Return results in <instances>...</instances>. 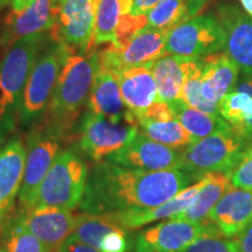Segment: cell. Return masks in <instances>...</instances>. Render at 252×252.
<instances>
[{
  "label": "cell",
  "instance_id": "cell-26",
  "mask_svg": "<svg viewBox=\"0 0 252 252\" xmlns=\"http://www.w3.org/2000/svg\"><path fill=\"white\" fill-rule=\"evenodd\" d=\"M231 187V179L226 173H209V179L202 189L198 191L191 206L180 215L169 220H186L191 223H201L208 220L210 212L216 206L220 198Z\"/></svg>",
  "mask_w": 252,
  "mask_h": 252
},
{
  "label": "cell",
  "instance_id": "cell-10",
  "mask_svg": "<svg viewBox=\"0 0 252 252\" xmlns=\"http://www.w3.org/2000/svg\"><path fill=\"white\" fill-rule=\"evenodd\" d=\"M168 32L146 27L131 37L121 48L109 43L105 48L96 50L89 55L94 64L122 71L124 69L139 67L153 63L165 53Z\"/></svg>",
  "mask_w": 252,
  "mask_h": 252
},
{
  "label": "cell",
  "instance_id": "cell-2",
  "mask_svg": "<svg viewBox=\"0 0 252 252\" xmlns=\"http://www.w3.org/2000/svg\"><path fill=\"white\" fill-rule=\"evenodd\" d=\"M94 65L89 55L69 54L60 72L41 125L65 139L80 118L93 87Z\"/></svg>",
  "mask_w": 252,
  "mask_h": 252
},
{
  "label": "cell",
  "instance_id": "cell-21",
  "mask_svg": "<svg viewBox=\"0 0 252 252\" xmlns=\"http://www.w3.org/2000/svg\"><path fill=\"white\" fill-rule=\"evenodd\" d=\"M151 65L152 63L118 72L123 102L135 122L158 99L157 84Z\"/></svg>",
  "mask_w": 252,
  "mask_h": 252
},
{
  "label": "cell",
  "instance_id": "cell-3",
  "mask_svg": "<svg viewBox=\"0 0 252 252\" xmlns=\"http://www.w3.org/2000/svg\"><path fill=\"white\" fill-rule=\"evenodd\" d=\"M47 41V32L24 37L9 47L0 62V145L15 130L28 76Z\"/></svg>",
  "mask_w": 252,
  "mask_h": 252
},
{
  "label": "cell",
  "instance_id": "cell-34",
  "mask_svg": "<svg viewBox=\"0 0 252 252\" xmlns=\"http://www.w3.org/2000/svg\"><path fill=\"white\" fill-rule=\"evenodd\" d=\"M147 27V17L146 15H132L124 14L122 15L119 21L116 39L111 45L116 48H121L130 41L138 32Z\"/></svg>",
  "mask_w": 252,
  "mask_h": 252
},
{
  "label": "cell",
  "instance_id": "cell-39",
  "mask_svg": "<svg viewBox=\"0 0 252 252\" xmlns=\"http://www.w3.org/2000/svg\"><path fill=\"white\" fill-rule=\"evenodd\" d=\"M35 0H11V8L12 11L21 12L28 6H31Z\"/></svg>",
  "mask_w": 252,
  "mask_h": 252
},
{
  "label": "cell",
  "instance_id": "cell-29",
  "mask_svg": "<svg viewBox=\"0 0 252 252\" xmlns=\"http://www.w3.org/2000/svg\"><path fill=\"white\" fill-rule=\"evenodd\" d=\"M119 228L122 225L116 223L109 215L82 213L77 215V223L71 238L99 250L104 239Z\"/></svg>",
  "mask_w": 252,
  "mask_h": 252
},
{
  "label": "cell",
  "instance_id": "cell-37",
  "mask_svg": "<svg viewBox=\"0 0 252 252\" xmlns=\"http://www.w3.org/2000/svg\"><path fill=\"white\" fill-rule=\"evenodd\" d=\"M56 252H99V251L70 237Z\"/></svg>",
  "mask_w": 252,
  "mask_h": 252
},
{
  "label": "cell",
  "instance_id": "cell-43",
  "mask_svg": "<svg viewBox=\"0 0 252 252\" xmlns=\"http://www.w3.org/2000/svg\"><path fill=\"white\" fill-rule=\"evenodd\" d=\"M60 1H61V0H52V2H53V4H54V5H56V4H59V2Z\"/></svg>",
  "mask_w": 252,
  "mask_h": 252
},
{
  "label": "cell",
  "instance_id": "cell-16",
  "mask_svg": "<svg viewBox=\"0 0 252 252\" xmlns=\"http://www.w3.org/2000/svg\"><path fill=\"white\" fill-rule=\"evenodd\" d=\"M26 146L13 137L0 145V229L14 210L23 185Z\"/></svg>",
  "mask_w": 252,
  "mask_h": 252
},
{
  "label": "cell",
  "instance_id": "cell-35",
  "mask_svg": "<svg viewBox=\"0 0 252 252\" xmlns=\"http://www.w3.org/2000/svg\"><path fill=\"white\" fill-rule=\"evenodd\" d=\"M229 175L234 187L252 190V145L248 147Z\"/></svg>",
  "mask_w": 252,
  "mask_h": 252
},
{
  "label": "cell",
  "instance_id": "cell-13",
  "mask_svg": "<svg viewBox=\"0 0 252 252\" xmlns=\"http://www.w3.org/2000/svg\"><path fill=\"white\" fill-rule=\"evenodd\" d=\"M106 161L126 168L149 172L182 169L181 152L157 143L140 131Z\"/></svg>",
  "mask_w": 252,
  "mask_h": 252
},
{
  "label": "cell",
  "instance_id": "cell-27",
  "mask_svg": "<svg viewBox=\"0 0 252 252\" xmlns=\"http://www.w3.org/2000/svg\"><path fill=\"white\" fill-rule=\"evenodd\" d=\"M137 125L146 137L174 150L186 149L195 141L176 118H138Z\"/></svg>",
  "mask_w": 252,
  "mask_h": 252
},
{
  "label": "cell",
  "instance_id": "cell-6",
  "mask_svg": "<svg viewBox=\"0 0 252 252\" xmlns=\"http://www.w3.org/2000/svg\"><path fill=\"white\" fill-rule=\"evenodd\" d=\"M69 53L59 43L49 46L32 69L21 100L19 123L31 125L45 113Z\"/></svg>",
  "mask_w": 252,
  "mask_h": 252
},
{
  "label": "cell",
  "instance_id": "cell-42",
  "mask_svg": "<svg viewBox=\"0 0 252 252\" xmlns=\"http://www.w3.org/2000/svg\"><path fill=\"white\" fill-rule=\"evenodd\" d=\"M8 2H11V0H0V11H1Z\"/></svg>",
  "mask_w": 252,
  "mask_h": 252
},
{
  "label": "cell",
  "instance_id": "cell-4",
  "mask_svg": "<svg viewBox=\"0 0 252 252\" xmlns=\"http://www.w3.org/2000/svg\"><path fill=\"white\" fill-rule=\"evenodd\" d=\"M88 176L89 168L75 151H60L40 186L32 208L49 206L70 210L80 208Z\"/></svg>",
  "mask_w": 252,
  "mask_h": 252
},
{
  "label": "cell",
  "instance_id": "cell-15",
  "mask_svg": "<svg viewBox=\"0 0 252 252\" xmlns=\"http://www.w3.org/2000/svg\"><path fill=\"white\" fill-rule=\"evenodd\" d=\"M217 18L224 32V53L252 78V21L236 5H220Z\"/></svg>",
  "mask_w": 252,
  "mask_h": 252
},
{
  "label": "cell",
  "instance_id": "cell-24",
  "mask_svg": "<svg viewBox=\"0 0 252 252\" xmlns=\"http://www.w3.org/2000/svg\"><path fill=\"white\" fill-rule=\"evenodd\" d=\"M186 59L163 54L152 63L151 69L157 84L158 100L171 104L181 98L186 76Z\"/></svg>",
  "mask_w": 252,
  "mask_h": 252
},
{
  "label": "cell",
  "instance_id": "cell-14",
  "mask_svg": "<svg viewBox=\"0 0 252 252\" xmlns=\"http://www.w3.org/2000/svg\"><path fill=\"white\" fill-rule=\"evenodd\" d=\"M17 214L21 223L47 247L56 252L74 232L77 215L70 209L58 207H34Z\"/></svg>",
  "mask_w": 252,
  "mask_h": 252
},
{
  "label": "cell",
  "instance_id": "cell-25",
  "mask_svg": "<svg viewBox=\"0 0 252 252\" xmlns=\"http://www.w3.org/2000/svg\"><path fill=\"white\" fill-rule=\"evenodd\" d=\"M169 105L174 112L175 118L195 141L209 137L217 132L231 130L229 123L220 117L219 113L214 115V113H207L190 108L182 99L175 100Z\"/></svg>",
  "mask_w": 252,
  "mask_h": 252
},
{
  "label": "cell",
  "instance_id": "cell-9",
  "mask_svg": "<svg viewBox=\"0 0 252 252\" xmlns=\"http://www.w3.org/2000/svg\"><path fill=\"white\" fill-rule=\"evenodd\" d=\"M139 133V127L127 121L115 123L109 119L86 113L78 132L82 152L94 163L106 161Z\"/></svg>",
  "mask_w": 252,
  "mask_h": 252
},
{
  "label": "cell",
  "instance_id": "cell-7",
  "mask_svg": "<svg viewBox=\"0 0 252 252\" xmlns=\"http://www.w3.org/2000/svg\"><path fill=\"white\" fill-rule=\"evenodd\" d=\"M224 49V32L213 13L188 19L168 32L166 54L202 59Z\"/></svg>",
  "mask_w": 252,
  "mask_h": 252
},
{
  "label": "cell",
  "instance_id": "cell-1",
  "mask_svg": "<svg viewBox=\"0 0 252 252\" xmlns=\"http://www.w3.org/2000/svg\"><path fill=\"white\" fill-rule=\"evenodd\" d=\"M196 179L185 169L149 172L109 161L94 163L80 204L83 213L115 214L162 204Z\"/></svg>",
  "mask_w": 252,
  "mask_h": 252
},
{
  "label": "cell",
  "instance_id": "cell-20",
  "mask_svg": "<svg viewBox=\"0 0 252 252\" xmlns=\"http://www.w3.org/2000/svg\"><path fill=\"white\" fill-rule=\"evenodd\" d=\"M208 220L223 237H236L252 222V190L231 186L213 208Z\"/></svg>",
  "mask_w": 252,
  "mask_h": 252
},
{
  "label": "cell",
  "instance_id": "cell-40",
  "mask_svg": "<svg viewBox=\"0 0 252 252\" xmlns=\"http://www.w3.org/2000/svg\"><path fill=\"white\" fill-rule=\"evenodd\" d=\"M118 1L121 2L123 15L130 13L131 7H132V4H133V0H118Z\"/></svg>",
  "mask_w": 252,
  "mask_h": 252
},
{
  "label": "cell",
  "instance_id": "cell-5",
  "mask_svg": "<svg viewBox=\"0 0 252 252\" xmlns=\"http://www.w3.org/2000/svg\"><path fill=\"white\" fill-rule=\"evenodd\" d=\"M251 141L232 130L217 132L194 141L181 152L182 169L200 180L208 173L230 174Z\"/></svg>",
  "mask_w": 252,
  "mask_h": 252
},
{
  "label": "cell",
  "instance_id": "cell-23",
  "mask_svg": "<svg viewBox=\"0 0 252 252\" xmlns=\"http://www.w3.org/2000/svg\"><path fill=\"white\" fill-rule=\"evenodd\" d=\"M219 113L236 133L252 143V78L239 82L220 99Z\"/></svg>",
  "mask_w": 252,
  "mask_h": 252
},
{
  "label": "cell",
  "instance_id": "cell-18",
  "mask_svg": "<svg viewBox=\"0 0 252 252\" xmlns=\"http://www.w3.org/2000/svg\"><path fill=\"white\" fill-rule=\"evenodd\" d=\"M93 65L94 81L88 98L89 111L111 122L127 121L132 124L130 113L123 102L118 72L94 64V62Z\"/></svg>",
  "mask_w": 252,
  "mask_h": 252
},
{
  "label": "cell",
  "instance_id": "cell-44",
  "mask_svg": "<svg viewBox=\"0 0 252 252\" xmlns=\"http://www.w3.org/2000/svg\"><path fill=\"white\" fill-rule=\"evenodd\" d=\"M94 1V4L96 5V7H97V5H98V2H99V0H93Z\"/></svg>",
  "mask_w": 252,
  "mask_h": 252
},
{
  "label": "cell",
  "instance_id": "cell-28",
  "mask_svg": "<svg viewBox=\"0 0 252 252\" xmlns=\"http://www.w3.org/2000/svg\"><path fill=\"white\" fill-rule=\"evenodd\" d=\"M0 230V252H54L32 234L15 213Z\"/></svg>",
  "mask_w": 252,
  "mask_h": 252
},
{
  "label": "cell",
  "instance_id": "cell-8",
  "mask_svg": "<svg viewBox=\"0 0 252 252\" xmlns=\"http://www.w3.org/2000/svg\"><path fill=\"white\" fill-rule=\"evenodd\" d=\"M49 36L69 54H88L93 40L96 5L93 0H61Z\"/></svg>",
  "mask_w": 252,
  "mask_h": 252
},
{
  "label": "cell",
  "instance_id": "cell-41",
  "mask_svg": "<svg viewBox=\"0 0 252 252\" xmlns=\"http://www.w3.org/2000/svg\"><path fill=\"white\" fill-rule=\"evenodd\" d=\"M241 2L245 11H247V13L249 14V17L252 19V0H241Z\"/></svg>",
  "mask_w": 252,
  "mask_h": 252
},
{
  "label": "cell",
  "instance_id": "cell-38",
  "mask_svg": "<svg viewBox=\"0 0 252 252\" xmlns=\"http://www.w3.org/2000/svg\"><path fill=\"white\" fill-rule=\"evenodd\" d=\"M159 1L160 0H133L130 14L146 15Z\"/></svg>",
  "mask_w": 252,
  "mask_h": 252
},
{
  "label": "cell",
  "instance_id": "cell-31",
  "mask_svg": "<svg viewBox=\"0 0 252 252\" xmlns=\"http://www.w3.org/2000/svg\"><path fill=\"white\" fill-rule=\"evenodd\" d=\"M202 62L201 59H186V76L181 91V98L190 108L207 113H219V104L204 98L201 88ZM220 115V113H219Z\"/></svg>",
  "mask_w": 252,
  "mask_h": 252
},
{
  "label": "cell",
  "instance_id": "cell-17",
  "mask_svg": "<svg viewBox=\"0 0 252 252\" xmlns=\"http://www.w3.org/2000/svg\"><path fill=\"white\" fill-rule=\"evenodd\" d=\"M208 179H209V173L160 206L146 208V209H134L122 213L106 214V215H109L116 223H118L119 225H122L128 231L141 228L146 224H151L157 220L173 219V217L180 215L191 206L198 191L207 184Z\"/></svg>",
  "mask_w": 252,
  "mask_h": 252
},
{
  "label": "cell",
  "instance_id": "cell-12",
  "mask_svg": "<svg viewBox=\"0 0 252 252\" xmlns=\"http://www.w3.org/2000/svg\"><path fill=\"white\" fill-rule=\"evenodd\" d=\"M223 236L209 220L201 223L168 220L150 226L135 236L133 252H182L197 238Z\"/></svg>",
  "mask_w": 252,
  "mask_h": 252
},
{
  "label": "cell",
  "instance_id": "cell-30",
  "mask_svg": "<svg viewBox=\"0 0 252 252\" xmlns=\"http://www.w3.org/2000/svg\"><path fill=\"white\" fill-rule=\"evenodd\" d=\"M122 15V6L118 0H99L96 7L93 40L88 55L99 46L109 45L115 41Z\"/></svg>",
  "mask_w": 252,
  "mask_h": 252
},
{
  "label": "cell",
  "instance_id": "cell-11",
  "mask_svg": "<svg viewBox=\"0 0 252 252\" xmlns=\"http://www.w3.org/2000/svg\"><path fill=\"white\" fill-rule=\"evenodd\" d=\"M60 141L62 140L58 135L41 124L31 131L27 138L26 161L18 209L26 210L33 206L40 186L60 152Z\"/></svg>",
  "mask_w": 252,
  "mask_h": 252
},
{
  "label": "cell",
  "instance_id": "cell-36",
  "mask_svg": "<svg viewBox=\"0 0 252 252\" xmlns=\"http://www.w3.org/2000/svg\"><path fill=\"white\" fill-rule=\"evenodd\" d=\"M239 252H252V222L235 237Z\"/></svg>",
  "mask_w": 252,
  "mask_h": 252
},
{
  "label": "cell",
  "instance_id": "cell-19",
  "mask_svg": "<svg viewBox=\"0 0 252 252\" xmlns=\"http://www.w3.org/2000/svg\"><path fill=\"white\" fill-rule=\"evenodd\" d=\"M56 9L52 0H35L21 12L11 9L2 28L1 46L8 49L24 37L49 32L54 25Z\"/></svg>",
  "mask_w": 252,
  "mask_h": 252
},
{
  "label": "cell",
  "instance_id": "cell-32",
  "mask_svg": "<svg viewBox=\"0 0 252 252\" xmlns=\"http://www.w3.org/2000/svg\"><path fill=\"white\" fill-rule=\"evenodd\" d=\"M146 17L147 27L169 32L189 19L188 0H160Z\"/></svg>",
  "mask_w": 252,
  "mask_h": 252
},
{
  "label": "cell",
  "instance_id": "cell-33",
  "mask_svg": "<svg viewBox=\"0 0 252 252\" xmlns=\"http://www.w3.org/2000/svg\"><path fill=\"white\" fill-rule=\"evenodd\" d=\"M182 252H239L235 239L222 238V236L208 235L197 238Z\"/></svg>",
  "mask_w": 252,
  "mask_h": 252
},
{
  "label": "cell",
  "instance_id": "cell-22",
  "mask_svg": "<svg viewBox=\"0 0 252 252\" xmlns=\"http://www.w3.org/2000/svg\"><path fill=\"white\" fill-rule=\"evenodd\" d=\"M202 62L201 88L204 98L219 104L220 99L235 89L239 68L225 53L204 56Z\"/></svg>",
  "mask_w": 252,
  "mask_h": 252
}]
</instances>
